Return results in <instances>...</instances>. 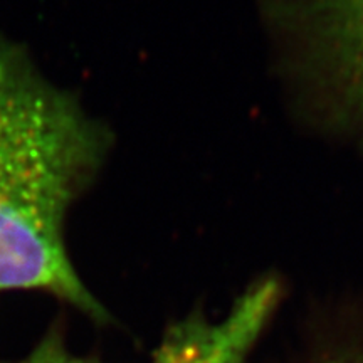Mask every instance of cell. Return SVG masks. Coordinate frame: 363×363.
I'll return each mask as SVG.
<instances>
[{
	"mask_svg": "<svg viewBox=\"0 0 363 363\" xmlns=\"http://www.w3.org/2000/svg\"><path fill=\"white\" fill-rule=\"evenodd\" d=\"M316 22L350 99L363 111V0H316Z\"/></svg>",
	"mask_w": 363,
	"mask_h": 363,
	"instance_id": "obj_3",
	"label": "cell"
},
{
	"mask_svg": "<svg viewBox=\"0 0 363 363\" xmlns=\"http://www.w3.org/2000/svg\"><path fill=\"white\" fill-rule=\"evenodd\" d=\"M279 299L276 281L252 286L222 321L195 315L172 326L150 363H244Z\"/></svg>",
	"mask_w": 363,
	"mask_h": 363,
	"instance_id": "obj_2",
	"label": "cell"
},
{
	"mask_svg": "<svg viewBox=\"0 0 363 363\" xmlns=\"http://www.w3.org/2000/svg\"><path fill=\"white\" fill-rule=\"evenodd\" d=\"M0 363H99L91 357L76 355L67 345V337L65 325L61 320L52 321L51 326L44 331L34 348L24 358L16 362H4Z\"/></svg>",
	"mask_w": 363,
	"mask_h": 363,
	"instance_id": "obj_4",
	"label": "cell"
},
{
	"mask_svg": "<svg viewBox=\"0 0 363 363\" xmlns=\"http://www.w3.org/2000/svg\"><path fill=\"white\" fill-rule=\"evenodd\" d=\"M331 363H363V357H357V358H345V360L331 362Z\"/></svg>",
	"mask_w": 363,
	"mask_h": 363,
	"instance_id": "obj_5",
	"label": "cell"
},
{
	"mask_svg": "<svg viewBox=\"0 0 363 363\" xmlns=\"http://www.w3.org/2000/svg\"><path fill=\"white\" fill-rule=\"evenodd\" d=\"M111 148L106 125L45 76L26 44L0 35V298L44 293L98 325L110 313L67 249L72 207Z\"/></svg>",
	"mask_w": 363,
	"mask_h": 363,
	"instance_id": "obj_1",
	"label": "cell"
}]
</instances>
